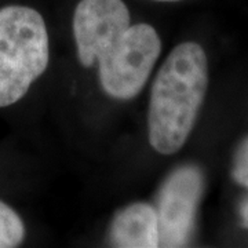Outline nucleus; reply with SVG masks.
I'll use <instances>...</instances> for the list:
<instances>
[{
    "instance_id": "nucleus-6",
    "label": "nucleus",
    "mask_w": 248,
    "mask_h": 248,
    "mask_svg": "<svg viewBox=\"0 0 248 248\" xmlns=\"http://www.w3.org/2000/svg\"><path fill=\"white\" fill-rule=\"evenodd\" d=\"M24 237V222L11 207L0 202V248L18 247Z\"/></svg>"
},
{
    "instance_id": "nucleus-3",
    "label": "nucleus",
    "mask_w": 248,
    "mask_h": 248,
    "mask_svg": "<svg viewBox=\"0 0 248 248\" xmlns=\"http://www.w3.org/2000/svg\"><path fill=\"white\" fill-rule=\"evenodd\" d=\"M48 61V33L40 13L25 6L0 10V108L24 97Z\"/></svg>"
},
{
    "instance_id": "nucleus-9",
    "label": "nucleus",
    "mask_w": 248,
    "mask_h": 248,
    "mask_svg": "<svg viewBox=\"0 0 248 248\" xmlns=\"http://www.w3.org/2000/svg\"><path fill=\"white\" fill-rule=\"evenodd\" d=\"M156 1H179V0H156Z\"/></svg>"
},
{
    "instance_id": "nucleus-5",
    "label": "nucleus",
    "mask_w": 248,
    "mask_h": 248,
    "mask_svg": "<svg viewBox=\"0 0 248 248\" xmlns=\"http://www.w3.org/2000/svg\"><path fill=\"white\" fill-rule=\"evenodd\" d=\"M113 247L156 248L159 244V222L153 205L134 203L116 214L110 225Z\"/></svg>"
},
{
    "instance_id": "nucleus-4",
    "label": "nucleus",
    "mask_w": 248,
    "mask_h": 248,
    "mask_svg": "<svg viewBox=\"0 0 248 248\" xmlns=\"http://www.w3.org/2000/svg\"><path fill=\"white\" fill-rule=\"evenodd\" d=\"M203 190V174L196 166L178 167L164 179L155 205L160 247L187 246Z\"/></svg>"
},
{
    "instance_id": "nucleus-2",
    "label": "nucleus",
    "mask_w": 248,
    "mask_h": 248,
    "mask_svg": "<svg viewBox=\"0 0 248 248\" xmlns=\"http://www.w3.org/2000/svg\"><path fill=\"white\" fill-rule=\"evenodd\" d=\"M208 86V62L193 42L178 45L163 62L153 81L148 112L152 148L177 153L192 133Z\"/></svg>"
},
{
    "instance_id": "nucleus-7",
    "label": "nucleus",
    "mask_w": 248,
    "mask_h": 248,
    "mask_svg": "<svg viewBox=\"0 0 248 248\" xmlns=\"http://www.w3.org/2000/svg\"><path fill=\"white\" fill-rule=\"evenodd\" d=\"M232 175L237 184L248 187V138L240 145L234 156Z\"/></svg>"
},
{
    "instance_id": "nucleus-8",
    "label": "nucleus",
    "mask_w": 248,
    "mask_h": 248,
    "mask_svg": "<svg viewBox=\"0 0 248 248\" xmlns=\"http://www.w3.org/2000/svg\"><path fill=\"white\" fill-rule=\"evenodd\" d=\"M240 213H241V218H243V222H244V225L248 228V200L247 202H244L243 205H241V210H240Z\"/></svg>"
},
{
    "instance_id": "nucleus-1",
    "label": "nucleus",
    "mask_w": 248,
    "mask_h": 248,
    "mask_svg": "<svg viewBox=\"0 0 248 248\" xmlns=\"http://www.w3.org/2000/svg\"><path fill=\"white\" fill-rule=\"evenodd\" d=\"M79 61L99 62V80L108 95L133 99L146 84L161 51L156 29L130 24L123 0H80L73 14Z\"/></svg>"
}]
</instances>
